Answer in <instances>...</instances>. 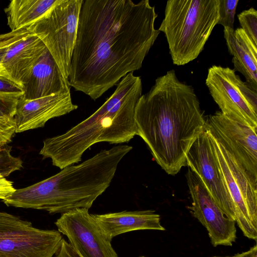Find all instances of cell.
<instances>
[{
  "instance_id": "cell-1",
  "label": "cell",
  "mask_w": 257,
  "mask_h": 257,
  "mask_svg": "<svg viewBox=\"0 0 257 257\" xmlns=\"http://www.w3.org/2000/svg\"><path fill=\"white\" fill-rule=\"evenodd\" d=\"M149 0H82L68 79L95 100L140 69L160 31Z\"/></svg>"
},
{
  "instance_id": "cell-2",
  "label": "cell",
  "mask_w": 257,
  "mask_h": 257,
  "mask_svg": "<svg viewBox=\"0 0 257 257\" xmlns=\"http://www.w3.org/2000/svg\"><path fill=\"white\" fill-rule=\"evenodd\" d=\"M137 135L168 174L187 166L186 156L205 126L206 119L193 87L171 70L157 78L135 108Z\"/></svg>"
},
{
  "instance_id": "cell-3",
  "label": "cell",
  "mask_w": 257,
  "mask_h": 257,
  "mask_svg": "<svg viewBox=\"0 0 257 257\" xmlns=\"http://www.w3.org/2000/svg\"><path fill=\"white\" fill-rule=\"evenodd\" d=\"M133 147L119 145L100 151L77 165L25 188L16 189L2 200L8 206L63 214L89 209L109 187L118 164Z\"/></svg>"
},
{
  "instance_id": "cell-4",
  "label": "cell",
  "mask_w": 257,
  "mask_h": 257,
  "mask_svg": "<svg viewBox=\"0 0 257 257\" xmlns=\"http://www.w3.org/2000/svg\"><path fill=\"white\" fill-rule=\"evenodd\" d=\"M113 93L88 117L65 133L46 139L39 152L61 170L81 161L94 144L127 143L137 135L136 105L142 95V82L133 72L116 85Z\"/></svg>"
},
{
  "instance_id": "cell-5",
  "label": "cell",
  "mask_w": 257,
  "mask_h": 257,
  "mask_svg": "<svg viewBox=\"0 0 257 257\" xmlns=\"http://www.w3.org/2000/svg\"><path fill=\"white\" fill-rule=\"evenodd\" d=\"M219 0H169L159 30L163 32L173 63L184 65L202 51L218 24Z\"/></svg>"
},
{
  "instance_id": "cell-6",
  "label": "cell",
  "mask_w": 257,
  "mask_h": 257,
  "mask_svg": "<svg viewBox=\"0 0 257 257\" xmlns=\"http://www.w3.org/2000/svg\"><path fill=\"white\" fill-rule=\"evenodd\" d=\"M208 134L219 171L232 204L234 221L244 236L256 241L257 180L209 132Z\"/></svg>"
},
{
  "instance_id": "cell-7",
  "label": "cell",
  "mask_w": 257,
  "mask_h": 257,
  "mask_svg": "<svg viewBox=\"0 0 257 257\" xmlns=\"http://www.w3.org/2000/svg\"><path fill=\"white\" fill-rule=\"evenodd\" d=\"M82 2V0H58L27 28L42 41L67 80Z\"/></svg>"
},
{
  "instance_id": "cell-8",
  "label": "cell",
  "mask_w": 257,
  "mask_h": 257,
  "mask_svg": "<svg viewBox=\"0 0 257 257\" xmlns=\"http://www.w3.org/2000/svg\"><path fill=\"white\" fill-rule=\"evenodd\" d=\"M205 83L220 112L230 119L257 128V91L229 67L213 65Z\"/></svg>"
},
{
  "instance_id": "cell-9",
  "label": "cell",
  "mask_w": 257,
  "mask_h": 257,
  "mask_svg": "<svg viewBox=\"0 0 257 257\" xmlns=\"http://www.w3.org/2000/svg\"><path fill=\"white\" fill-rule=\"evenodd\" d=\"M62 239L58 230L38 228L29 221L0 211V257H53Z\"/></svg>"
},
{
  "instance_id": "cell-10",
  "label": "cell",
  "mask_w": 257,
  "mask_h": 257,
  "mask_svg": "<svg viewBox=\"0 0 257 257\" xmlns=\"http://www.w3.org/2000/svg\"><path fill=\"white\" fill-rule=\"evenodd\" d=\"M186 178L192 200L188 208L207 230L212 245L232 246L236 239L235 222L221 210L198 176L189 168Z\"/></svg>"
},
{
  "instance_id": "cell-11",
  "label": "cell",
  "mask_w": 257,
  "mask_h": 257,
  "mask_svg": "<svg viewBox=\"0 0 257 257\" xmlns=\"http://www.w3.org/2000/svg\"><path fill=\"white\" fill-rule=\"evenodd\" d=\"M55 224L82 257H118L88 209L78 208L62 214Z\"/></svg>"
},
{
  "instance_id": "cell-12",
  "label": "cell",
  "mask_w": 257,
  "mask_h": 257,
  "mask_svg": "<svg viewBox=\"0 0 257 257\" xmlns=\"http://www.w3.org/2000/svg\"><path fill=\"white\" fill-rule=\"evenodd\" d=\"M209 133L257 180V128L240 124L216 111L206 119Z\"/></svg>"
},
{
  "instance_id": "cell-13",
  "label": "cell",
  "mask_w": 257,
  "mask_h": 257,
  "mask_svg": "<svg viewBox=\"0 0 257 257\" xmlns=\"http://www.w3.org/2000/svg\"><path fill=\"white\" fill-rule=\"evenodd\" d=\"M186 161L187 166L198 176L218 207L228 218L234 221L232 204L205 126L189 149Z\"/></svg>"
},
{
  "instance_id": "cell-14",
  "label": "cell",
  "mask_w": 257,
  "mask_h": 257,
  "mask_svg": "<svg viewBox=\"0 0 257 257\" xmlns=\"http://www.w3.org/2000/svg\"><path fill=\"white\" fill-rule=\"evenodd\" d=\"M78 108L72 102L70 92L32 100L20 98L14 120L16 133L42 127L52 118L67 114Z\"/></svg>"
},
{
  "instance_id": "cell-15",
  "label": "cell",
  "mask_w": 257,
  "mask_h": 257,
  "mask_svg": "<svg viewBox=\"0 0 257 257\" xmlns=\"http://www.w3.org/2000/svg\"><path fill=\"white\" fill-rule=\"evenodd\" d=\"M22 98L32 100L70 92L68 80L63 75L46 48L22 83Z\"/></svg>"
},
{
  "instance_id": "cell-16",
  "label": "cell",
  "mask_w": 257,
  "mask_h": 257,
  "mask_svg": "<svg viewBox=\"0 0 257 257\" xmlns=\"http://www.w3.org/2000/svg\"><path fill=\"white\" fill-rule=\"evenodd\" d=\"M105 237L112 239L121 234L138 230H165L160 215L155 210L123 211L92 214Z\"/></svg>"
},
{
  "instance_id": "cell-17",
  "label": "cell",
  "mask_w": 257,
  "mask_h": 257,
  "mask_svg": "<svg viewBox=\"0 0 257 257\" xmlns=\"http://www.w3.org/2000/svg\"><path fill=\"white\" fill-rule=\"evenodd\" d=\"M46 48L42 41L31 33L11 46L3 62L9 77L22 86L23 80Z\"/></svg>"
},
{
  "instance_id": "cell-18",
  "label": "cell",
  "mask_w": 257,
  "mask_h": 257,
  "mask_svg": "<svg viewBox=\"0 0 257 257\" xmlns=\"http://www.w3.org/2000/svg\"><path fill=\"white\" fill-rule=\"evenodd\" d=\"M223 32L228 51L233 56V70L240 72L248 85L257 91V46L241 28L225 27Z\"/></svg>"
},
{
  "instance_id": "cell-19",
  "label": "cell",
  "mask_w": 257,
  "mask_h": 257,
  "mask_svg": "<svg viewBox=\"0 0 257 257\" xmlns=\"http://www.w3.org/2000/svg\"><path fill=\"white\" fill-rule=\"evenodd\" d=\"M58 0H12L5 8L11 31L27 29L52 8Z\"/></svg>"
},
{
  "instance_id": "cell-20",
  "label": "cell",
  "mask_w": 257,
  "mask_h": 257,
  "mask_svg": "<svg viewBox=\"0 0 257 257\" xmlns=\"http://www.w3.org/2000/svg\"><path fill=\"white\" fill-rule=\"evenodd\" d=\"M12 147L5 144L0 147V176L6 177L23 167V162L19 157L11 154Z\"/></svg>"
},
{
  "instance_id": "cell-21",
  "label": "cell",
  "mask_w": 257,
  "mask_h": 257,
  "mask_svg": "<svg viewBox=\"0 0 257 257\" xmlns=\"http://www.w3.org/2000/svg\"><path fill=\"white\" fill-rule=\"evenodd\" d=\"M23 95L22 85L9 77H0V100L17 101Z\"/></svg>"
},
{
  "instance_id": "cell-22",
  "label": "cell",
  "mask_w": 257,
  "mask_h": 257,
  "mask_svg": "<svg viewBox=\"0 0 257 257\" xmlns=\"http://www.w3.org/2000/svg\"><path fill=\"white\" fill-rule=\"evenodd\" d=\"M237 18L244 32L257 46V11L253 8L244 10L237 15Z\"/></svg>"
},
{
  "instance_id": "cell-23",
  "label": "cell",
  "mask_w": 257,
  "mask_h": 257,
  "mask_svg": "<svg viewBox=\"0 0 257 257\" xmlns=\"http://www.w3.org/2000/svg\"><path fill=\"white\" fill-rule=\"evenodd\" d=\"M219 19L217 24L234 29V17L238 0H219Z\"/></svg>"
},
{
  "instance_id": "cell-24",
  "label": "cell",
  "mask_w": 257,
  "mask_h": 257,
  "mask_svg": "<svg viewBox=\"0 0 257 257\" xmlns=\"http://www.w3.org/2000/svg\"><path fill=\"white\" fill-rule=\"evenodd\" d=\"M15 133L14 118L0 117V147L12 142Z\"/></svg>"
},
{
  "instance_id": "cell-25",
  "label": "cell",
  "mask_w": 257,
  "mask_h": 257,
  "mask_svg": "<svg viewBox=\"0 0 257 257\" xmlns=\"http://www.w3.org/2000/svg\"><path fill=\"white\" fill-rule=\"evenodd\" d=\"M29 34L27 29L0 34V48L11 46L19 41Z\"/></svg>"
},
{
  "instance_id": "cell-26",
  "label": "cell",
  "mask_w": 257,
  "mask_h": 257,
  "mask_svg": "<svg viewBox=\"0 0 257 257\" xmlns=\"http://www.w3.org/2000/svg\"><path fill=\"white\" fill-rule=\"evenodd\" d=\"M55 257H82L81 255L67 242L63 238L61 246Z\"/></svg>"
},
{
  "instance_id": "cell-27",
  "label": "cell",
  "mask_w": 257,
  "mask_h": 257,
  "mask_svg": "<svg viewBox=\"0 0 257 257\" xmlns=\"http://www.w3.org/2000/svg\"><path fill=\"white\" fill-rule=\"evenodd\" d=\"M17 102L0 100V117L14 118Z\"/></svg>"
},
{
  "instance_id": "cell-28",
  "label": "cell",
  "mask_w": 257,
  "mask_h": 257,
  "mask_svg": "<svg viewBox=\"0 0 257 257\" xmlns=\"http://www.w3.org/2000/svg\"><path fill=\"white\" fill-rule=\"evenodd\" d=\"M13 182L7 180L5 177L0 176V199L4 200L15 191Z\"/></svg>"
},
{
  "instance_id": "cell-29",
  "label": "cell",
  "mask_w": 257,
  "mask_h": 257,
  "mask_svg": "<svg viewBox=\"0 0 257 257\" xmlns=\"http://www.w3.org/2000/svg\"><path fill=\"white\" fill-rule=\"evenodd\" d=\"M11 46L0 48V77H9L3 66V62L8 50Z\"/></svg>"
},
{
  "instance_id": "cell-30",
  "label": "cell",
  "mask_w": 257,
  "mask_h": 257,
  "mask_svg": "<svg viewBox=\"0 0 257 257\" xmlns=\"http://www.w3.org/2000/svg\"><path fill=\"white\" fill-rule=\"evenodd\" d=\"M225 257H257V244H255L246 251Z\"/></svg>"
},
{
  "instance_id": "cell-31",
  "label": "cell",
  "mask_w": 257,
  "mask_h": 257,
  "mask_svg": "<svg viewBox=\"0 0 257 257\" xmlns=\"http://www.w3.org/2000/svg\"><path fill=\"white\" fill-rule=\"evenodd\" d=\"M139 257H145V256H139Z\"/></svg>"
},
{
  "instance_id": "cell-32",
  "label": "cell",
  "mask_w": 257,
  "mask_h": 257,
  "mask_svg": "<svg viewBox=\"0 0 257 257\" xmlns=\"http://www.w3.org/2000/svg\"><path fill=\"white\" fill-rule=\"evenodd\" d=\"M213 257H221V256H213Z\"/></svg>"
}]
</instances>
